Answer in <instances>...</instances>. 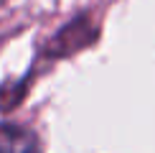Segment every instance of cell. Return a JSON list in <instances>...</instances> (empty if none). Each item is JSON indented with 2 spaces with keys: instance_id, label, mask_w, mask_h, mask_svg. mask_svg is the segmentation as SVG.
Instances as JSON below:
<instances>
[{
  "instance_id": "obj_2",
  "label": "cell",
  "mask_w": 155,
  "mask_h": 153,
  "mask_svg": "<svg viewBox=\"0 0 155 153\" xmlns=\"http://www.w3.org/2000/svg\"><path fill=\"white\" fill-rule=\"evenodd\" d=\"M3 3H5V0H0V5H3Z\"/></svg>"
},
{
  "instance_id": "obj_1",
  "label": "cell",
  "mask_w": 155,
  "mask_h": 153,
  "mask_svg": "<svg viewBox=\"0 0 155 153\" xmlns=\"http://www.w3.org/2000/svg\"><path fill=\"white\" fill-rule=\"evenodd\" d=\"M0 153H41V143L28 127L0 125Z\"/></svg>"
}]
</instances>
